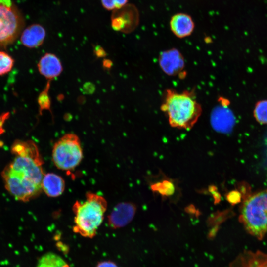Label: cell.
<instances>
[{
	"instance_id": "cell-21",
	"label": "cell",
	"mask_w": 267,
	"mask_h": 267,
	"mask_svg": "<svg viewBox=\"0 0 267 267\" xmlns=\"http://www.w3.org/2000/svg\"><path fill=\"white\" fill-rule=\"evenodd\" d=\"M228 198L230 202L236 203L240 200V195L237 192L234 191L229 194Z\"/></svg>"
},
{
	"instance_id": "cell-3",
	"label": "cell",
	"mask_w": 267,
	"mask_h": 267,
	"mask_svg": "<svg viewBox=\"0 0 267 267\" xmlns=\"http://www.w3.org/2000/svg\"><path fill=\"white\" fill-rule=\"evenodd\" d=\"M241 220L250 233L259 238L263 237L267 232V190L254 194L245 201Z\"/></svg>"
},
{
	"instance_id": "cell-4",
	"label": "cell",
	"mask_w": 267,
	"mask_h": 267,
	"mask_svg": "<svg viewBox=\"0 0 267 267\" xmlns=\"http://www.w3.org/2000/svg\"><path fill=\"white\" fill-rule=\"evenodd\" d=\"M83 153L79 137L73 133L63 135L54 144L52 160L62 171L71 172L81 163Z\"/></svg>"
},
{
	"instance_id": "cell-20",
	"label": "cell",
	"mask_w": 267,
	"mask_h": 267,
	"mask_svg": "<svg viewBox=\"0 0 267 267\" xmlns=\"http://www.w3.org/2000/svg\"><path fill=\"white\" fill-rule=\"evenodd\" d=\"M96 267H119L117 264L111 261H104L99 262Z\"/></svg>"
},
{
	"instance_id": "cell-7",
	"label": "cell",
	"mask_w": 267,
	"mask_h": 267,
	"mask_svg": "<svg viewBox=\"0 0 267 267\" xmlns=\"http://www.w3.org/2000/svg\"><path fill=\"white\" fill-rule=\"evenodd\" d=\"M113 12L111 23L115 31L128 33L133 31L138 26L139 12L134 4H127Z\"/></svg>"
},
{
	"instance_id": "cell-10",
	"label": "cell",
	"mask_w": 267,
	"mask_h": 267,
	"mask_svg": "<svg viewBox=\"0 0 267 267\" xmlns=\"http://www.w3.org/2000/svg\"><path fill=\"white\" fill-rule=\"evenodd\" d=\"M194 27V22L192 17L185 13H176L170 20L171 31L179 38L190 36L193 32Z\"/></svg>"
},
{
	"instance_id": "cell-1",
	"label": "cell",
	"mask_w": 267,
	"mask_h": 267,
	"mask_svg": "<svg viewBox=\"0 0 267 267\" xmlns=\"http://www.w3.org/2000/svg\"><path fill=\"white\" fill-rule=\"evenodd\" d=\"M161 109L171 127L182 129H191L202 111L193 92H177L172 89L166 91Z\"/></svg>"
},
{
	"instance_id": "cell-2",
	"label": "cell",
	"mask_w": 267,
	"mask_h": 267,
	"mask_svg": "<svg viewBox=\"0 0 267 267\" xmlns=\"http://www.w3.org/2000/svg\"><path fill=\"white\" fill-rule=\"evenodd\" d=\"M107 207V201L102 196L87 192L84 201H76L73 205V231L84 237H94L103 221Z\"/></svg>"
},
{
	"instance_id": "cell-14",
	"label": "cell",
	"mask_w": 267,
	"mask_h": 267,
	"mask_svg": "<svg viewBox=\"0 0 267 267\" xmlns=\"http://www.w3.org/2000/svg\"><path fill=\"white\" fill-rule=\"evenodd\" d=\"M37 267H70L59 255L54 253L44 254L39 260Z\"/></svg>"
},
{
	"instance_id": "cell-11",
	"label": "cell",
	"mask_w": 267,
	"mask_h": 267,
	"mask_svg": "<svg viewBox=\"0 0 267 267\" xmlns=\"http://www.w3.org/2000/svg\"><path fill=\"white\" fill-rule=\"evenodd\" d=\"M37 66L40 73L49 80L59 76L63 71L60 59L56 55L51 53L44 54L40 59Z\"/></svg>"
},
{
	"instance_id": "cell-17",
	"label": "cell",
	"mask_w": 267,
	"mask_h": 267,
	"mask_svg": "<svg viewBox=\"0 0 267 267\" xmlns=\"http://www.w3.org/2000/svg\"><path fill=\"white\" fill-rule=\"evenodd\" d=\"M50 87L49 81L46 85L45 88L40 94L39 97V104L41 108V111L42 109L50 110V100L48 95V90Z\"/></svg>"
},
{
	"instance_id": "cell-19",
	"label": "cell",
	"mask_w": 267,
	"mask_h": 267,
	"mask_svg": "<svg viewBox=\"0 0 267 267\" xmlns=\"http://www.w3.org/2000/svg\"><path fill=\"white\" fill-rule=\"evenodd\" d=\"M9 116L10 113L9 112H3L0 114V135L5 132L4 125Z\"/></svg>"
},
{
	"instance_id": "cell-15",
	"label": "cell",
	"mask_w": 267,
	"mask_h": 267,
	"mask_svg": "<svg viewBox=\"0 0 267 267\" xmlns=\"http://www.w3.org/2000/svg\"><path fill=\"white\" fill-rule=\"evenodd\" d=\"M14 60L7 53L0 51V76L10 72L14 65Z\"/></svg>"
},
{
	"instance_id": "cell-5",
	"label": "cell",
	"mask_w": 267,
	"mask_h": 267,
	"mask_svg": "<svg viewBox=\"0 0 267 267\" xmlns=\"http://www.w3.org/2000/svg\"><path fill=\"white\" fill-rule=\"evenodd\" d=\"M1 175L6 189L18 201H29L37 197L43 191L41 185L14 170L8 164Z\"/></svg>"
},
{
	"instance_id": "cell-13",
	"label": "cell",
	"mask_w": 267,
	"mask_h": 267,
	"mask_svg": "<svg viewBox=\"0 0 267 267\" xmlns=\"http://www.w3.org/2000/svg\"><path fill=\"white\" fill-rule=\"evenodd\" d=\"M65 183L60 176L53 173L45 174L42 181V190L49 197L60 196L64 192Z\"/></svg>"
},
{
	"instance_id": "cell-16",
	"label": "cell",
	"mask_w": 267,
	"mask_h": 267,
	"mask_svg": "<svg viewBox=\"0 0 267 267\" xmlns=\"http://www.w3.org/2000/svg\"><path fill=\"white\" fill-rule=\"evenodd\" d=\"M254 116L257 120L262 124L267 123V101L258 102L254 110Z\"/></svg>"
},
{
	"instance_id": "cell-18",
	"label": "cell",
	"mask_w": 267,
	"mask_h": 267,
	"mask_svg": "<svg viewBox=\"0 0 267 267\" xmlns=\"http://www.w3.org/2000/svg\"><path fill=\"white\" fill-rule=\"evenodd\" d=\"M102 7L106 10L111 11L116 9L115 0H100Z\"/></svg>"
},
{
	"instance_id": "cell-22",
	"label": "cell",
	"mask_w": 267,
	"mask_h": 267,
	"mask_svg": "<svg viewBox=\"0 0 267 267\" xmlns=\"http://www.w3.org/2000/svg\"><path fill=\"white\" fill-rule=\"evenodd\" d=\"M115 1L116 9H119L127 5L128 4V0H115Z\"/></svg>"
},
{
	"instance_id": "cell-9",
	"label": "cell",
	"mask_w": 267,
	"mask_h": 267,
	"mask_svg": "<svg viewBox=\"0 0 267 267\" xmlns=\"http://www.w3.org/2000/svg\"><path fill=\"white\" fill-rule=\"evenodd\" d=\"M135 206L129 202L116 205L108 217V223L113 228H118L128 224L134 218Z\"/></svg>"
},
{
	"instance_id": "cell-8",
	"label": "cell",
	"mask_w": 267,
	"mask_h": 267,
	"mask_svg": "<svg viewBox=\"0 0 267 267\" xmlns=\"http://www.w3.org/2000/svg\"><path fill=\"white\" fill-rule=\"evenodd\" d=\"M159 63L163 72L169 76L176 75L184 66L183 57L176 48L162 52L159 57Z\"/></svg>"
},
{
	"instance_id": "cell-6",
	"label": "cell",
	"mask_w": 267,
	"mask_h": 267,
	"mask_svg": "<svg viewBox=\"0 0 267 267\" xmlns=\"http://www.w3.org/2000/svg\"><path fill=\"white\" fill-rule=\"evenodd\" d=\"M23 19L11 0H0V48L5 47L17 38Z\"/></svg>"
},
{
	"instance_id": "cell-12",
	"label": "cell",
	"mask_w": 267,
	"mask_h": 267,
	"mask_svg": "<svg viewBox=\"0 0 267 267\" xmlns=\"http://www.w3.org/2000/svg\"><path fill=\"white\" fill-rule=\"evenodd\" d=\"M46 36L44 27L39 24H34L26 28L20 37L22 44L29 48L40 46L44 42Z\"/></svg>"
}]
</instances>
